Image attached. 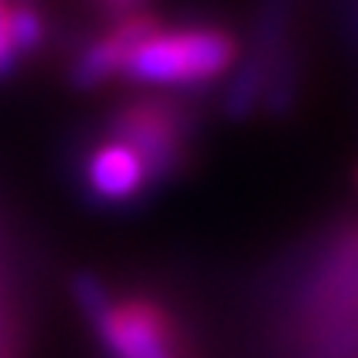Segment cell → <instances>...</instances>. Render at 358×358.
<instances>
[{"mask_svg": "<svg viewBox=\"0 0 358 358\" xmlns=\"http://www.w3.org/2000/svg\"><path fill=\"white\" fill-rule=\"evenodd\" d=\"M243 47L232 30L216 24H186L159 27L136 43L123 64L120 80L146 93H192L226 80L239 64Z\"/></svg>", "mask_w": 358, "mask_h": 358, "instance_id": "obj_1", "label": "cell"}, {"mask_svg": "<svg viewBox=\"0 0 358 358\" xmlns=\"http://www.w3.org/2000/svg\"><path fill=\"white\" fill-rule=\"evenodd\" d=\"M199 129L203 110L182 93H143L110 106L96 123V133L127 143L143 156L159 192L192 166Z\"/></svg>", "mask_w": 358, "mask_h": 358, "instance_id": "obj_2", "label": "cell"}, {"mask_svg": "<svg viewBox=\"0 0 358 358\" xmlns=\"http://www.w3.org/2000/svg\"><path fill=\"white\" fill-rule=\"evenodd\" d=\"M103 358H189L186 332L153 295H110V302L87 315Z\"/></svg>", "mask_w": 358, "mask_h": 358, "instance_id": "obj_3", "label": "cell"}, {"mask_svg": "<svg viewBox=\"0 0 358 358\" xmlns=\"http://www.w3.org/2000/svg\"><path fill=\"white\" fill-rule=\"evenodd\" d=\"M77 189L80 199L96 213H123L150 203L156 182L140 153L127 143L93 133V140L80 146L77 156Z\"/></svg>", "mask_w": 358, "mask_h": 358, "instance_id": "obj_4", "label": "cell"}, {"mask_svg": "<svg viewBox=\"0 0 358 358\" xmlns=\"http://www.w3.org/2000/svg\"><path fill=\"white\" fill-rule=\"evenodd\" d=\"M159 27H163V20L150 10H133L127 17H116L106 34L80 43L77 53L70 57V64H66V83H70V90L93 93V90L120 80L123 64H127V57L133 53V47L143 43Z\"/></svg>", "mask_w": 358, "mask_h": 358, "instance_id": "obj_5", "label": "cell"}, {"mask_svg": "<svg viewBox=\"0 0 358 358\" xmlns=\"http://www.w3.org/2000/svg\"><path fill=\"white\" fill-rule=\"evenodd\" d=\"M7 13V27H10L13 47L20 53V60H34L43 43H47V20L34 0H13L10 7H3Z\"/></svg>", "mask_w": 358, "mask_h": 358, "instance_id": "obj_6", "label": "cell"}, {"mask_svg": "<svg viewBox=\"0 0 358 358\" xmlns=\"http://www.w3.org/2000/svg\"><path fill=\"white\" fill-rule=\"evenodd\" d=\"M3 7H7V3H3ZM3 7H0V83L10 80L13 73L24 66L20 53H17V47H13V37H10V27H7V13H3Z\"/></svg>", "mask_w": 358, "mask_h": 358, "instance_id": "obj_7", "label": "cell"}, {"mask_svg": "<svg viewBox=\"0 0 358 358\" xmlns=\"http://www.w3.org/2000/svg\"><path fill=\"white\" fill-rule=\"evenodd\" d=\"M103 7V13L106 17H127V13H133V10H146V0H96Z\"/></svg>", "mask_w": 358, "mask_h": 358, "instance_id": "obj_8", "label": "cell"}, {"mask_svg": "<svg viewBox=\"0 0 358 358\" xmlns=\"http://www.w3.org/2000/svg\"><path fill=\"white\" fill-rule=\"evenodd\" d=\"M355 182H358V169H355Z\"/></svg>", "mask_w": 358, "mask_h": 358, "instance_id": "obj_9", "label": "cell"}, {"mask_svg": "<svg viewBox=\"0 0 358 358\" xmlns=\"http://www.w3.org/2000/svg\"><path fill=\"white\" fill-rule=\"evenodd\" d=\"M0 7H3V0H0Z\"/></svg>", "mask_w": 358, "mask_h": 358, "instance_id": "obj_10", "label": "cell"}]
</instances>
